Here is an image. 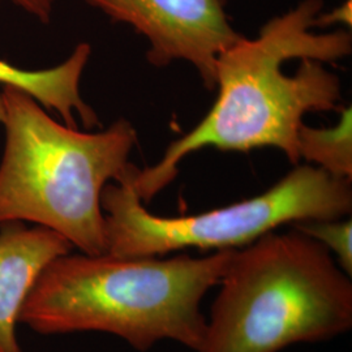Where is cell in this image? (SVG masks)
Masks as SVG:
<instances>
[{
  "label": "cell",
  "mask_w": 352,
  "mask_h": 352,
  "mask_svg": "<svg viewBox=\"0 0 352 352\" xmlns=\"http://www.w3.org/2000/svg\"><path fill=\"white\" fill-rule=\"evenodd\" d=\"M322 10L324 0H302L266 21L257 37L241 36L218 55V96L209 113L173 141L157 164L132 167L128 177L144 204L173 183L186 157L205 148H276L291 164H299L304 116L338 110L342 101L340 77L324 64L352 52L346 29L314 32Z\"/></svg>",
  "instance_id": "1"
},
{
  "label": "cell",
  "mask_w": 352,
  "mask_h": 352,
  "mask_svg": "<svg viewBox=\"0 0 352 352\" xmlns=\"http://www.w3.org/2000/svg\"><path fill=\"white\" fill-rule=\"evenodd\" d=\"M342 25L351 28L352 0H344L338 7L330 10L329 12L318 13L315 19V28H330Z\"/></svg>",
  "instance_id": "11"
},
{
  "label": "cell",
  "mask_w": 352,
  "mask_h": 352,
  "mask_svg": "<svg viewBox=\"0 0 352 352\" xmlns=\"http://www.w3.org/2000/svg\"><path fill=\"white\" fill-rule=\"evenodd\" d=\"M82 1L145 38L151 65L192 64L208 90L215 89L218 55L241 37L227 14L230 0Z\"/></svg>",
  "instance_id": "6"
},
{
  "label": "cell",
  "mask_w": 352,
  "mask_h": 352,
  "mask_svg": "<svg viewBox=\"0 0 352 352\" xmlns=\"http://www.w3.org/2000/svg\"><path fill=\"white\" fill-rule=\"evenodd\" d=\"M3 119H4V104H3V100L0 96V123L3 122Z\"/></svg>",
  "instance_id": "13"
},
{
  "label": "cell",
  "mask_w": 352,
  "mask_h": 352,
  "mask_svg": "<svg viewBox=\"0 0 352 352\" xmlns=\"http://www.w3.org/2000/svg\"><path fill=\"white\" fill-rule=\"evenodd\" d=\"M16 7L42 24H49L56 0H11Z\"/></svg>",
  "instance_id": "12"
},
{
  "label": "cell",
  "mask_w": 352,
  "mask_h": 352,
  "mask_svg": "<svg viewBox=\"0 0 352 352\" xmlns=\"http://www.w3.org/2000/svg\"><path fill=\"white\" fill-rule=\"evenodd\" d=\"M302 234L318 241L334 257L340 269L352 276V222L351 219L309 221L292 225Z\"/></svg>",
  "instance_id": "10"
},
{
  "label": "cell",
  "mask_w": 352,
  "mask_h": 352,
  "mask_svg": "<svg viewBox=\"0 0 352 352\" xmlns=\"http://www.w3.org/2000/svg\"><path fill=\"white\" fill-rule=\"evenodd\" d=\"M218 286L195 352H280L351 330V276L294 227L235 250Z\"/></svg>",
  "instance_id": "4"
},
{
  "label": "cell",
  "mask_w": 352,
  "mask_h": 352,
  "mask_svg": "<svg viewBox=\"0 0 352 352\" xmlns=\"http://www.w3.org/2000/svg\"><path fill=\"white\" fill-rule=\"evenodd\" d=\"M74 247L46 227L0 225V352H23L16 325L42 272Z\"/></svg>",
  "instance_id": "7"
},
{
  "label": "cell",
  "mask_w": 352,
  "mask_h": 352,
  "mask_svg": "<svg viewBox=\"0 0 352 352\" xmlns=\"http://www.w3.org/2000/svg\"><path fill=\"white\" fill-rule=\"evenodd\" d=\"M234 251L204 257L69 252L42 272L20 322L45 336L107 333L140 352L162 340L195 352L206 327L202 300L221 282Z\"/></svg>",
  "instance_id": "2"
},
{
  "label": "cell",
  "mask_w": 352,
  "mask_h": 352,
  "mask_svg": "<svg viewBox=\"0 0 352 352\" xmlns=\"http://www.w3.org/2000/svg\"><path fill=\"white\" fill-rule=\"evenodd\" d=\"M106 253L154 257L196 248L240 250L285 225L347 218L351 180L312 166H296L263 193L204 213L164 217L149 212L128 175L102 192Z\"/></svg>",
  "instance_id": "5"
},
{
  "label": "cell",
  "mask_w": 352,
  "mask_h": 352,
  "mask_svg": "<svg viewBox=\"0 0 352 352\" xmlns=\"http://www.w3.org/2000/svg\"><path fill=\"white\" fill-rule=\"evenodd\" d=\"M300 160L315 164L330 175L351 180L352 111L346 107L338 124L329 128L302 126L298 135Z\"/></svg>",
  "instance_id": "9"
},
{
  "label": "cell",
  "mask_w": 352,
  "mask_h": 352,
  "mask_svg": "<svg viewBox=\"0 0 352 352\" xmlns=\"http://www.w3.org/2000/svg\"><path fill=\"white\" fill-rule=\"evenodd\" d=\"M91 55L90 45L76 46L63 63L45 69H24L0 59V85L24 90L46 110L55 111L64 124L77 128V119L87 128L101 126L98 115L84 101L80 82Z\"/></svg>",
  "instance_id": "8"
},
{
  "label": "cell",
  "mask_w": 352,
  "mask_h": 352,
  "mask_svg": "<svg viewBox=\"0 0 352 352\" xmlns=\"http://www.w3.org/2000/svg\"><path fill=\"white\" fill-rule=\"evenodd\" d=\"M0 96V225L46 227L81 253H106L102 192L128 174L139 141L135 126L119 119L103 131L81 132L54 120L24 90L3 87Z\"/></svg>",
  "instance_id": "3"
}]
</instances>
